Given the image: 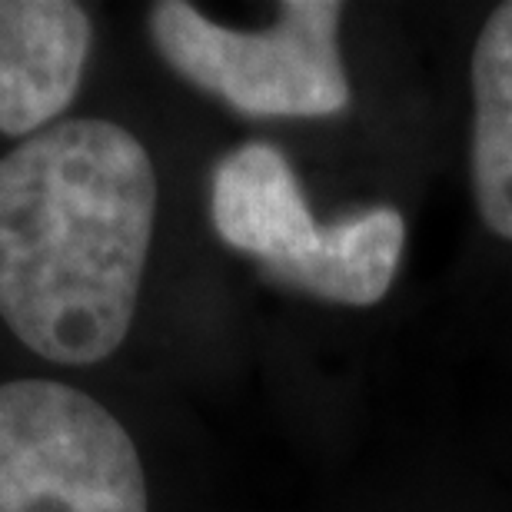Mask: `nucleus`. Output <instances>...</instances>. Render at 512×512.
Listing matches in <instances>:
<instances>
[{
    "label": "nucleus",
    "mask_w": 512,
    "mask_h": 512,
    "mask_svg": "<svg viewBox=\"0 0 512 512\" xmlns=\"http://www.w3.org/2000/svg\"><path fill=\"white\" fill-rule=\"evenodd\" d=\"M157 170L127 127L57 120L0 157V320L50 363L120 350L157 223Z\"/></svg>",
    "instance_id": "nucleus-1"
},
{
    "label": "nucleus",
    "mask_w": 512,
    "mask_h": 512,
    "mask_svg": "<svg viewBox=\"0 0 512 512\" xmlns=\"http://www.w3.org/2000/svg\"><path fill=\"white\" fill-rule=\"evenodd\" d=\"M0 512H147L133 436L77 386L0 383Z\"/></svg>",
    "instance_id": "nucleus-4"
},
{
    "label": "nucleus",
    "mask_w": 512,
    "mask_h": 512,
    "mask_svg": "<svg viewBox=\"0 0 512 512\" xmlns=\"http://www.w3.org/2000/svg\"><path fill=\"white\" fill-rule=\"evenodd\" d=\"M343 4L283 0L273 27L230 30L183 0L150 7V40L203 94L253 120H316L350 107V77L340 54Z\"/></svg>",
    "instance_id": "nucleus-3"
},
{
    "label": "nucleus",
    "mask_w": 512,
    "mask_h": 512,
    "mask_svg": "<svg viewBox=\"0 0 512 512\" xmlns=\"http://www.w3.org/2000/svg\"><path fill=\"white\" fill-rule=\"evenodd\" d=\"M90 40L87 10L70 0H0V133L34 137L74 104Z\"/></svg>",
    "instance_id": "nucleus-5"
},
{
    "label": "nucleus",
    "mask_w": 512,
    "mask_h": 512,
    "mask_svg": "<svg viewBox=\"0 0 512 512\" xmlns=\"http://www.w3.org/2000/svg\"><path fill=\"white\" fill-rule=\"evenodd\" d=\"M210 217L220 240L253 256L273 283L343 306L380 303L406 243L396 207H366L320 227L290 160L270 143H247L217 163Z\"/></svg>",
    "instance_id": "nucleus-2"
},
{
    "label": "nucleus",
    "mask_w": 512,
    "mask_h": 512,
    "mask_svg": "<svg viewBox=\"0 0 512 512\" xmlns=\"http://www.w3.org/2000/svg\"><path fill=\"white\" fill-rule=\"evenodd\" d=\"M473 193L486 230L512 240V0L499 4L473 50Z\"/></svg>",
    "instance_id": "nucleus-6"
}]
</instances>
